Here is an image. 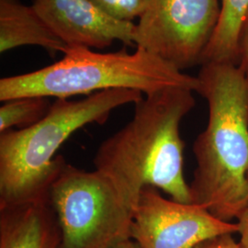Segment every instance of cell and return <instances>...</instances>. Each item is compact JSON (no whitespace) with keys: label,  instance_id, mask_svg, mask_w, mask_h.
Segmentation results:
<instances>
[{"label":"cell","instance_id":"obj_1","mask_svg":"<svg viewBox=\"0 0 248 248\" xmlns=\"http://www.w3.org/2000/svg\"><path fill=\"white\" fill-rule=\"evenodd\" d=\"M193 92L177 87L145 95L134 104L133 119L99 145L95 169L112 182L133 212L147 186L192 203L180 124L195 107Z\"/></svg>","mask_w":248,"mask_h":248},{"label":"cell","instance_id":"obj_2","mask_svg":"<svg viewBox=\"0 0 248 248\" xmlns=\"http://www.w3.org/2000/svg\"><path fill=\"white\" fill-rule=\"evenodd\" d=\"M197 78L209 116L193 143L192 203L232 222L248 206V80L232 62L202 64Z\"/></svg>","mask_w":248,"mask_h":248},{"label":"cell","instance_id":"obj_3","mask_svg":"<svg viewBox=\"0 0 248 248\" xmlns=\"http://www.w3.org/2000/svg\"><path fill=\"white\" fill-rule=\"evenodd\" d=\"M142 93L110 89L80 100L57 98L47 115L29 128L0 133V208L48 202L51 186L67 162L58 149L87 124H103L119 107Z\"/></svg>","mask_w":248,"mask_h":248},{"label":"cell","instance_id":"obj_4","mask_svg":"<svg viewBox=\"0 0 248 248\" xmlns=\"http://www.w3.org/2000/svg\"><path fill=\"white\" fill-rule=\"evenodd\" d=\"M196 91L199 80L154 53L136 47L133 53H98L72 47L60 61L36 71L0 79L2 102L24 97L68 98L110 89H133L149 95L169 88Z\"/></svg>","mask_w":248,"mask_h":248},{"label":"cell","instance_id":"obj_5","mask_svg":"<svg viewBox=\"0 0 248 248\" xmlns=\"http://www.w3.org/2000/svg\"><path fill=\"white\" fill-rule=\"evenodd\" d=\"M48 202L61 230L59 248H116L132 240L133 210L98 170L66 164Z\"/></svg>","mask_w":248,"mask_h":248},{"label":"cell","instance_id":"obj_6","mask_svg":"<svg viewBox=\"0 0 248 248\" xmlns=\"http://www.w3.org/2000/svg\"><path fill=\"white\" fill-rule=\"evenodd\" d=\"M220 9V0H150L135 24L134 45L180 71L201 64Z\"/></svg>","mask_w":248,"mask_h":248},{"label":"cell","instance_id":"obj_7","mask_svg":"<svg viewBox=\"0 0 248 248\" xmlns=\"http://www.w3.org/2000/svg\"><path fill=\"white\" fill-rule=\"evenodd\" d=\"M237 232L236 222L222 221L202 206L166 199L155 186H144L133 208L131 236L140 248H195Z\"/></svg>","mask_w":248,"mask_h":248},{"label":"cell","instance_id":"obj_8","mask_svg":"<svg viewBox=\"0 0 248 248\" xmlns=\"http://www.w3.org/2000/svg\"><path fill=\"white\" fill-rule=\"evenodd\" d=\"M32 7L68 48L134 45L135 24L108 16L91 0H33Z\"/></svg>","mask_w":248,"mask_h":248},{"label":"cell","instance_id":"obj_9","mask_svg":"<svg viewBox=\"0 0 248 248\" xmlns=\"http://www.w3.org/2000/svg\"><path fill=\"white\" fill-rule=\"evenodd\" d=\"M61 230L49 202L0 208V248H59Z\"/></svg>","mask_w":248,"mask_h":248},{"label":"cell","instance_id":"obj_10","mask_svg":"<svg viewBox=\"0 0 248 248\" xmlns=\"http://www.w3.org/2000/svg\"><path fill=\"white\" fill-rule=\"evenodd\" d=\"M26 45L40 46L51 53L68 50L32 6L20 0H0V53Z\"/></svg>","mask_w":248,"mask_h":248},{"label":"cell","instance_id":"obj_11","mask_svg":"<svg viewBox=\"0 0 248 248\" xmlns=\"http://www.w3.org/2000/svg\"><path fill=\"white\" fill-rule=\"evenodd\" d=\"M220 16L201 65L208 62L239 64L238 38L248 11V0H220Z\"/></svg>","mask_w":248,"mask_h":248},{"label":"cell","instance_id":"obj_12","mask_svg":"<svg viewBox=\"0 0 248 248\" xmlns=\"http://www.w3.org/2000/svg\"><path fill=\"white\" fill-rule=\"evenodd\" d=\"M0 108V133L29 128L42 121L52 104L45 97H24L3 102Z\"/></svg>","mask_w":248,"mask_h":248},{"label":"cell","instance_id":"obj_13","mask_svg":"<svg viewBox=\"0 0 248 248\" xmlns=\"http://www.w3.org/2000/svg\"><path fill=\"white\" fill-rule=\"evenodd\" d=\"M108 16L120 21L133 22L140 18L146 10L150 0H91Z\"/></svg>","mask_w":248,"mask_h":248},{"label":"cell","instance_id":"obj_14","mask_svg":"<svg viewBox=\"0 0 248 248\" xmlns=\"http://www.w3.org/2000/svg\"><path fill=\"white\" fill-rule=\"evenodd\" d=\"M239 65L243 68L248 80V11L243 20L238 38Z\"/></svg>","mask_w":248,"mask_h":248},{"label":"cell","instance_id":"obj_15","mask_svg":"<svg viewBox=\"0 0 248 248\" xmlns=\"http://www.w3.org/2000/svg\"><path fill=\"white\" fill-rule=\"evenodd\" d=\"M195 248H243L232 238V234H222L207 240Z\"/></svg>","mask_w":248,"mask_h":248},{"label":"cell","instance_id":"obj_16","mask_svg":"<svg viewBox=\"0 0 248 248\" xmlns=\"http://www.w3.org/2000/svg\"><path fill=\"white\" fill-rule=\"evenodd\" d=\"M236 224L240 234V245L243 248H248V206L236 219Z\"/></svg>","mask_w":248,"mask_h":248},{"label":"cell","instance_id":"obj_17","mask_svg":"<svg viewBox=\"0 0 248 248\" xmlns=\"http://www.w3.org/2000/svg\"><path fill=\"white\" fill-rule=\"evenodd\" d=\"M116 248H140V247L133 240H129Z\"/></svg>","mask_w":248,"mask_h":248},{"label":"cell","instance_id":"obj_18","mask_svg":"<svg viewBox=\"0 0 248 248\" xmlns=\"http://www.w3.org/2000/svg\"></svg>","mask_w":248,"mask_h":248}]
</instances>
